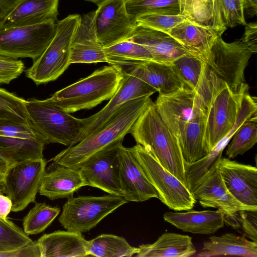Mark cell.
I'll return each mask as SVG.
<instances>
[{
  "mask_svg": "<svg viewBox=\"0 0 257 257\" xmlns=\"http://www.w3.org/2000/svg\"><path fill=\"white\" fill-rule=\"evenodd\" d=\"M44 158L9 167L4 175L3 192L12 200V211L19 212L36 202L46 172Z\"/></svg>",
  "mask_w": 257,
  "mask_h": 257,
  "instance_id": "cell-11",
  "label": "cell"
},
{
  "mask_svg": "<svg viewBox=\"0 0 257 257\" xmlns=\"http://www.w3.org/2000/svg\"><path fill=\"white\" fill-rule=\"evenodd\" d=\"M8 168L6 162L0 157V173L4 175Z\"/></svg>",
  "mask_w": 257,
  "mask_h": 257,
  "instance_id": "cell-49",
  "label": "cell"
},
{
  "mask_svg": "<svg viewBox=\"0 0 257 257\" xmlns=\"http://www.w3.org/2000/svg\"><path fill=\"white\" fill-rule=\"evenodd\" d=\"M125 0H104L95 10L97 39L104 48L130 40L137 23L129 16Z\"/></svg>",
  "mask_w": 257,
  "mask_h": 257,
  "instance_id": "cell-14",
  "label": "cell"
},
{
  "mask_svg": "<svg viewBox=\"0 0 257 257\" xmlns=\"http://www.w3.org/2000/svg\"><path fill=\"white\" fill-rule=\"evenodd\" d=\"M46 172L39 189V194L54 200L72 197L74 192L88 184L79 169L57 164Z\"/></svg>",
  "mask_w": 257,
  "mask_h": 257,
  "instance_id": "cell-27",
  "label": "cell"
},
{
  "mask_svg": "<svg viewBox=\"0 0 257 257\" xmlns=\"http://www.w3.org/2000/svg\"><path fill=\"white\" fill-rule=\"evenodd\" d=\"M186 20L181 14L170 15L151 13L140 16L136 19L137 25L146 27L169 34L175 26Z\"/></svg>",
  "mask_w": 257,
  "mask_h": 257,
  "instance_id": "cell-41",
  "label": "cell"
},
{
  "mask_svg": "<svg viewBox=\"0 0 257 257\" xmlns=\"http://www.w3.org/2000/svg\"><path fill=\"white\" fill-rule=\"evenodd\" d=\"M252 54L241 38L227 43L219 36L203 61L207 79L221 88L238 92L246 84L244 71Z\"/></svg>",
  "mask_w": 257,
  "mask_h": 257,
  "instance_id": "cell-5",
  "label": "cell"
},
{
  "mask_svg": "<svg viewBox=\"0 0 257 257\" xmlns=\"http://www.w3.org/2000/svg\"><path fill=\"white\" fill-rule=\"evenodd\" d=\"M127 202L124 197L111 194L72 196L63 205L58 220L67 230L86 232Z\"/></svg>",
  "mask_w": 257,
  "mask_h": 257,
  "instance_id": "cell-8",
  "label": "cell"
},
{
  "mask_svg": "<svg viewBox=\"0 0 257 257\" xmlns=\"http://www.w3.org/2000/svg\"><path fill=\"white\" fill-rule=\"evenodd\" d=\"M222 17L226 27L233 28L238 25L245 26L243 5L236 0H219Z\"/></svg>",
  "mask_w": 257,
  "mask_h": 257,
  "instance_id": "cell-42",
  "label": "cell"
},
{
  "mask_svg": "<svg viewBox=\"0 0 257 257\" xmlns=\"http://www.w3.org/2000/svg\"><path fill=\"white\" fill-rule=\"evenodd\" d=\"M123 141L107 146L88 158L79 167L88 186L109 194L123 196L119 176L118 151Z\"/></svg>",
  "mask_w": 257,
  "mask_h": 257,
  "instance_id": "cell-13",
  "label": "cell"
},
{
  "mask_svg": "<svg viewBox=\"0 0 257 257\" xmlns=\"http://www.w3.org/2000/svg\"><path fill=\"white\" fill-rule=\"evenodd\" d=\"M26 100L0 88V118L21 123H30L25 107Z\"/></svg>",
  "mask_w": 257,
  "mask_h": 257,
  "instance_id": "cell-38",
  "label": "cell"
},
{
  "mask_svg": "<svg viewBox=\"0 0 257 257\" xmlns=\"http://www.w3.org/2000/svg\"><path fill=\"white\" fill-rule=\"evenodd\" d=\"M130 133L137 144L187 186L185 161L179 140L161 118L154 102L152 101L140 115Z\"/></svg>",
  "mask_w": 257,
  "mask_h": 257,
  "instance_id": "cell-2",
  "label": "cell"
},
{
  "mask_svg": "<svg viewBox=\"0 0 257 257\" xmlns=\"http://www.w3.org/2000/svg\"><path fill=\"white\" fill-rule=\"evenodd\" d=\"M217 168L230 193L243 204L257 208L256 167L221 158Z\"/></svg>",
  "mask_w": 257,
  "mask_h": 257,
  "instance_id": "cell-16",
  "label": "cell"
},
{
  "mask_svg": "<svg viewBox=\"0 0 257 257\" xmlns=\"http://www.w3.org/2000/svg\"><path fill=\"white\" fill-rule=\"evenodd\" d=\"M24 70L25 65L21 60L0 55V85L10 83Z\"/></svg>",
  "mask_w": 257,
  "mask_h": 257,
  "instance_id": "cell-43",
  "label": "cell"
},
{
  "mask_svg": "<svg viewBox=\"0 0 257 257\" xmlns=\"http://www.w3.org/2000/svg\"><path fill=\"white\" fill-rule=\"evenodd\" d=\"M236 1H237L239 3H241L243 6V0H236Z\"/></svg>",
  "mask_w": 257,
  "mask_h": 257,
  "instance_id": "cell-53",
  "label": "cell"
},
{
  "mask_svg": "<svg viewBox=\"0 0 257 257\" xmlns=\"http://www.w3.org/2000/svg\"><path fill=\"white\" fill-rule=\"evenodd\" d=\"M144 46L151 53L154 61L171 64L189 53L169 34L146 27L137 25L128 40Z\"/></svg>",
  "mask_w": 257,
  "mask_h": 257,
  "instance_id": "cell-23",
  "label": "cell"
},
{
  "mask_svg": "<svg viewBox=\"0 0 257 257\" xmlns=\"http://www.w3.org/2000/svg\"><path fill=\"white\" fill-rule=\"evenodd\" d=\"M224 32L202 27L185 20L169 33L190 54L204 61L216 39Z\"/></svg>",
  "mask_w": 257,
  "mask_h": 257,
  "instance_id": "cell-24",
  "label": "cell"
},
{
  "mask_svg": "<svg viewBox=\"0 0 257 257\" xmlns=\"http://www.w3.org/2000/svg\"><path fill=\"white\" fill-rule=\"evenodd\" d=\"M257 211L241 210L224 215V223L257 242Z\"/></svg>",
  "mask_w": 257,
  "mask_h": 257,
  "instance_id": "cell-40",
  "label": "cell"
},
{
  "mask_svg": "<svg viewBox=\"0 0 257 257\" xmlns=\"http://www.w3.org/2000/svg\"><path fill=\"white\" fill-rule=\"evenodd\" d=\"M59 0H20L0 23V29L39 25L57 20Z\"/></svg>",
  "mask_w": 257,
  "mask_h": 257,
  "instance_id": "cell-22",
  "label": "cell"
},
{
  "mask_svg": "<svg viewBox=\"0 0 257 257\" xmlns=\"http://www.w3.org/2000/svg\"><path fill=\"white\" fill-rule=\"evenodd\" d=\"M20 0H0V23Z\"/></svg>",
  "mask_w": 257,
  "mask_h": 257,
  "instance_id": "cell-47",
  "label": "cell"
},
{
  "mask_svg": "<svg viewBox=\"0 0 257 257\" xmlns=\"http://www.w3.org/2000/svg\"><path fill=\"white\" fill-rule=\"evenodd\" d=\"M138 248V257H189L196 252L191 237L173 232L164 233L154 243Z\"/></svg>",
  "mask_w": 257,
  "mask_h": 257,
  "instance_id": "cell-29",
  "label": "cell"
},
{
  "mask_svg": "<svg viewBox=\"0 0 257 257\" xmlns=\"http://www.w3.org/2000/svg\"><path fill=\"white\" fill-rule=\"evenodd\" d=\"M95 17V11L81 17L71 46L70 64L107 62L104 48L97 39Z\"/></svg>",
  "mask_w": 257,
  "mask_h": 257,
  "instance_id": "cell-21",
  "label": "cell"
},
{
  "mask_svg": "<svg viewBox=\"0 0 257 257\" xmlns=\"http://www.w3.org/2000/svg\"><path fill=\"white\" fill-rule=\"evenodd\" d=\"M125 3L128 14L135 22L138 17L148 14H180L178 0H125Z\"/></svg>",
  "mask_w": 257,
  "mask_h": 257,
  "instance_id": "cell-37",
  "label": "cell"
},
{
  "mask_svg": "<svg viewBox=\"0 0 257 257\" xmlns=\"http://www.w3.org/2000/svg\"><path fill=\"white\" fill-rule=\"evenodd\" d=\"M12 208V202L10 198L0 193V218L7 220Z\"/></svg>",
  "mask_w": 257,
  "mask_h": 257,
  "instance_id": "cell-46",
  "label": "cell"
},
{
  "mask_svg": "<svg viewBox=\"0 0 257 257\" xmlns=\"http://www.w3.org/2000/svg\"><path fill=\"white\" fill-rule=\"evenodd\" d=\"M154 104L163 121L178 139L195 113L201 109L205 111L195 92L186 86L159 94Z\"/></svg>",
  "mask_w": 257,
  "mask_h": 257,
  "instance_id": "cell-15",
  "label": "cell"
},
{
  "mask_svg": "<svg viewBox=\"0 0 257 257\" xmlns=\"http://www.w3.org/2000/svg\"><path fill=\"white\" fill-rule=\"evenodd\" d=\"M56 22L0 29V55L18 59H38L52 41Z\"/></svg>",
  "mask_w": 257,
  "mask_h": 257,
  "instance_id": "cell-10",
  "label": "cell"
},
{
  "mask_svg": "<svg viewBox=\"0 0 257 257\" xmlns=\"http://www.w3.org/2000/svg\"><path fill=\"white\" fill-rule=\"evenodd\" d=\"M81 16L69 15L56 22L54 36L40 57L26 71V76L38 85L57 79L70 64L71 44Z\"/></svg>",
  "mask_w": 257,
  "mask_h": 257,
  "instance_id": "cell-6",
  "label": "cell"
},
{
  "mask_svg": "<svg viewBox=\"0 0 257 257\" xmlns=\"http://www.w3.org/2000/svg\"><path fill=\"white\" fill-rule=\"evenodd\" d=\"M121 71L123 78L118 89L102 109L90 116V123L82 135L81 140L102 127L125 102L140 97L150 96L157 92L156 89L141 79Z\"/></svg>",
  "mask_w": 257,
  "mask_h": 257,
  "instance_id": "cell-17",
  "label": "cell"
},
{
  "mask_svg": "<svg viewBox=\"0 0 257 257\" xmlns=\"http://www.w3.org/2000/svg\"><path fill=\"white\" fill-rule=\"evenodd\" d=\"M47 144L31 123H21L0 118V157L8 166L44 158Z\"/></svg>",
  "mask_w": 257,
  "mask_h": 257,
  "instance_id": "cell-9",
  "label": "cell"
},
{
  "mask_svg": "<svg viewBox=\"0 0 257 257\" xmlns=\"http://www.w3.org/2000/svg\"><path fill=\"white\" fill-rule=\"evenodd\" d=\"M23 220L24 231L28 235L37 234L44 231L60 212V209L46 203L35 202Z\"/></svg>",
  "mask_w": 257,
  "mask_h": 257,
  "instance_id": "cell-35",
  "label": "cell"
},
{
  "mask_svg": "<svg viewBox=\"0 0 257 257\" xmlns=\"http://www.w3.org/2000/svg\"><path fill=\"white\" fill-rule=\"evenodd\" d=\"M87 2H91L93 3H94L96 5H98L99 4H100L102 2H103L104 0H85Z\"/></svg>",
  "mask_w": 257,
  "mask_h": 257,
  "instance_id": "cell-50",
  "label": "cell"
},
{
  "mask_svg": "<svg viewBox=\"0 0 257 257\" xmlns=\"http://www.w3.org/2000/svg\"><path fill=\"white\" fill-rule=\"evenodd\" d=\"M128 148L162 203L176 211L194 207L196 200L187 187L165 168L150 152L138 144Z\"/></svg>",
  "mask_w": 257,
  "mask_h": 257,
  "instance_id": "cell-7",
  "label": "cell"
},
{
  "mask_svg": "<svg viewBox=\"0 0 257 257\" xmlns=\"http://www.w3.org/2000/svg\"><path fill=\"white\" fill-rule=\"evenodd\" d=\"M243 8L248 16H255L257 14V0H243Z\"/></svg>",
  "mask_w": 257,
  "mask_h": 257,
  "instance_id": "cell-48",
  "label": "cell"
},
{
  "mask_svg": "<svg viewBox=\"0 0 257 257\" xmlns=\"http://www.w3.org/2000/svg\"><path fill=\"white\" fill-rule=\"evenodd\" d=\"M3 182H0V193L3 192Z\"/></svg>",
  "mask_w": 257,
  "mask_h": 257,
  "instance_id": "cell-51",
  "label": "cell"
},
{
  "mask_svg": "<svg viewBox=\"0 0 257 257\" xmlns=\"http://www.w3.org/2000/svg\"><path fill=\"white\" fill-rule=\"evenodd\" d=\"M207 115L203 110H199L178 139L183 158L187 163L194 162L208 154L204 142Z\"/></svg>",
  "mask_w": 257,
  "mask_h": 257,
  "instance_id": "cell-31",
  "label": "cell"
},
{
  "mask_svg": "<svg viewBox=\"0 0 257 257\" xmlns=\"http://www.w3.org/2000/svg\"><path fill=\"white\" fill-rule=\"evenodd\" d=\"M115 65L141 79L156 89L159 94L170 93L185 86L172 63L145 61L123 62Z\"/></svg>",
  "mask_w": 257,
  "mask_h": 257,
  "instance_id": "cell-18",
  "label": "cell"
},
{
  "mask_svg": "<svg viewBox=\"0 0 257 257\" xmlns=\"http://www.w3.org/2000/svg\"><path fill=\"white\" fill-rule=\"evenodd\" d=\"M172 64L185 86L194 91L200 98L205 87L204 62L188 53L178 58Z\"/></svg>",
  "mask_w": 257,
  "mask_h": 257,
  "instance_id": "cell-33",
  "label": "cell"
},
{
  "mask_svg": "<svg viewBox=\"0 0 257 257\" xmlns=\"http://www.w3.org/2000/svg\"><path fill=\"white\" fill-rule=\"evenodd\" d=\"M152 101L150 96L130 100L123 104L100 129L73 146L62 151L53 159L57 164L74 169L92 155L118 141H123L136 120Z\"/></svg>",
  "mask_w": 257,
  "mask_h": 257,
  "instance_id": "cell-1",
  "label": "cell"
},
{
  "mask_svg": "<svg viewBox=\"0 0 257 257\" xmlns=\"http://www.w3.org/2000/svg\"><path fill=\"white\" fill-rule=\"evenodd\" d=\"M122 78L123 73L118 66H105L58 90L47 99L69 113L90 109L110 99Z\"/></svg>",
  "mask_w": 257,
  "mask_h": 257,
  "instance_id": "cell-3",
  "label": "cell"
},
{
  "mask_svg": "<svg viewBox=\"0 0 257 257\" xmlns=\"http://www.w3.org/2000/svg\"><path fill=\"white\" fill-rule=\"evenodd\" d=\"M203 208H215L225 215L241 210L257 211L239 202L227 189L217 168L207 177L192 193Z\"/></svg>",
  "mask_w": 257,
  "mask_h": 257,
  "instance_id": "cell-20",
  "label": "cell"
},
{
  "mask_svg": "<svg viewBox=\"0 0 257 257\" xmlns=\"http://www.w3.org/2000/svg\"><path fill=\"white\" fill-rule=\"evenodd\" d=\"M242 40L252 54L257 52V23L246 24Z\"/></svg>",
  "mask_w": 257,
  "mask_h": 257,
  "instance_id": "cell-45",
  "label": "cell"
},
{
  "mask_svg": "<svg viewBox=\"0 0 257 257\" xmlns=\"http://www.w3.org/2000/svg\"><path fill=\"white\" fill-rule=\"evenodd\" d=\"M25 107L32 126L47 144L74 146L81 140L90 122V116L75 117L47 99L26 100Z\"/></svg>",
  "mask_w": 257,
  "mask_h": 257,
  "instance_id": "cell-4",
  "label": "cell"
},
{
  "mask_svg": "<svg viewBox=\"0 0 257 257\" xmlns=\"http://www.w3.org/2000/svg\"><path fill=\"white\" fill-rule=\"evenodd\" d=\"M118 156L120 181L125 199L127 202H143L158 198L156 190L129 148L121 144Z\"/></svg>",
  "mask_w": 257,
  "mask_h": 257,
  "instance_id": "cell-19",
  "label": "cell"
},
{
  "mask_svg": "<svg viewBox=\"0 0 257 257\" xmlns=\"http://www.w3.org/2000/svg\"><path fill=\"white\" fill-rule=\"evenodd\" d=\"M4 175L0 173V182H3Z\"/></svg>",
  "mask_w": 257,
  "mask_h": 257,
  "instance_id": "cell-52",
  "label": "cell"
},
{
  "mask_svg": "<svg viewBox=\"0 0 257 257\" xmlns=\"http://www.w3.org/2000/svg\"><path fill=\"white\" fill-rule=\"evenodd\" d=\"M236 255L257 257V242L233 233L211 236L203 243L197 254L199 257Z\"/></svg>",
  "mask_w": 257,
  "mask_h": 257,
  "instance_id": "cell-28",
  "label": "cell"
},
{
  "mask_svg": "<svg viewBox=\"0 0 257 257\" xmlns=\"http://www.w3.org/2000/svg\"><path fill=\"white\" fill-rule=\"evenodd\" d=\"M228 145L226 155L229 159L242 155L257 143V116L244 121L237 129Z\"/></svg>",
  "mask_w": 257,
  "mask_h": 257,
  "instance_id": "cell-36",
  "label": "cell"
},
{
  "mask_svg": "<svg viewBox=\"0 0 257 257\" xmlns=\"http://www.w3.org/2000/svg\"><path fill=\"white\" fill-rule=\"evenodd\" d=\"M41 257H83L88 256V240L82 233L57 230L44 234L37 241Z\"/></svg>",
  "mask_w": 257,
  "mask_h": 257,
  "instance_id": "cell-25",
  "label": "cell"
},
{
  "mask_svg": "<svg viewBox=\"0 0 257 257\" xmlns=\"http://www.w3.org/2000/svg\"><path fill=\"white\" fill-rule=\"evenodd\" d=\"M138 248L131 246L120 236L102 234L88 240L89 255L98 257H131L136 254Z\"/></svg>",
  "mask_w": 257,
  "mask_h": 257,
  "instance_id": "cell-32",
  "label": "cell"
},
{
  "mask_svg": "<svg viewBox=\"0 0 257 257\" xmlns=\"http://www.w3.org/2000/svg\"><path fill=\"white\" fill-rule=\"evenodd\" d=\"M0 257H41V253L37 241H32L21 248L1 252Z\"/></svg>",
  "mask_w": 257,
  "mask_h": 257,
  "instance_id": "cell-44",
  "label": "cell"
},
{
  "mask_svg": "<svg viewBox=\"0 0 257 257\" xmlns=\"http://www.w3.org/2000/svg\"><path fill=\"white\" fill-rule=\"evenodd\" d=\"M107 63L116 65L123 62L153 61L150 51L143 45L126 40L104 48Z\"/></svg>",
  "mask_w": 257,
  "mask_h": 257,
  "instance_id": "cell-34",
  "label": "cell"
},
{
  "mask_svg": "<svg viewBox=\"0 0 257 257\" xmlns=\"http://www.w3.org/2000/svg\"><path fill=\"white\" fill-rule=\"evenodd\" d=\"M248 90L247 84L237 92L226 87L212 102L207 115L204 136L208 153L231 131Z\"/></svg>",
  "mask_w": 257,
  "mask_h": 257,
  "instance_id": "cell-12",
  "label": "cell"
},
{
  "mask_svg": "<svg viewBox=\"0 0 257 257\" xmlns=\"http://www.w3.org/2000/svg\"><path fill=\"white\" fill-rule=\"evenodd\" d=\"M165 221L185 232L194 234H210L224 225V214L220 210L186 212H167Z\"/></svg>",
  "mask_w": 257,
  "mask_h": 257,
  "instance_id": "cell-26",
  "label": "cell"
},
{
  "mask_svg": "<svg viewBox=\"0 0 257 257\" xmlns=\"http://www.w3.org/2000/svg\"><path fill=\"white\" fill-rule=\"evenodd\" d=\"M32 241L29 235L14 222L0 218V252L21 248Z\"/></svg>",
  "mask_w": 257,
  "mask_h": 257,
  "instance_id": "cell-39",
  "label": "cell"
},
{
  "mask_svg": "<svg viewBox=\"0 0 257 257\" xmlns=\"http://www.w3.org/2000/svg\"><path fill=\"white\" fill-rule=\"evenodd\" d=\"M180 14L196 25L225 32L219 0H178Z\"/></svg>",
  "mask_w": 257,
  "mask_h": 257,
  "instance_id": "cell-30",
  "label": "cell"
}]
</instances>
